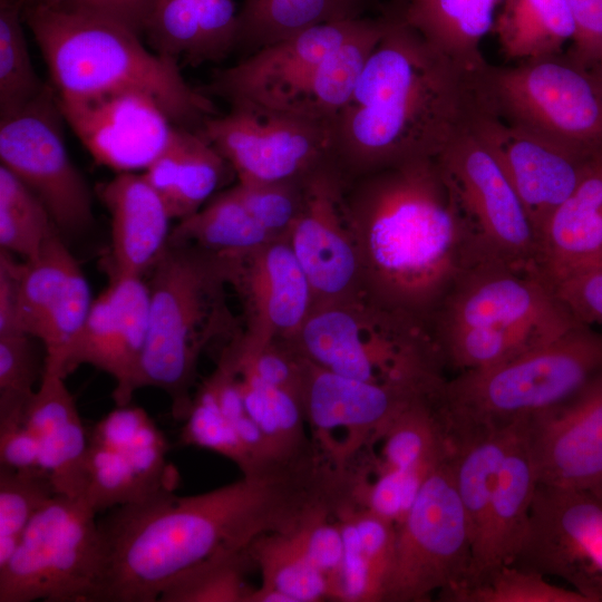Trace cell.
I'll return each mask as SVG.
<instances>
[{
  "label": "cell",
  "instance_id": "cell-1",
  "mask_svg": "<svg viewBox=\"0 0 602 602\" xmlns=\"http://www.w3.org/2000/svg\"><path fill=\"white\" fill-rule=\"evenodd\" d=\"M310 463H278L215 489L178 496L163 489L98 521L104 561L96 602H156L188 569L245 551L260 536L291 534L327 504Z\"/></svg>",
  "mask_w": 602,
  "mask_h": 602
},
{
  "label": "cell",
  "instance_id": "cell-2",
  "mask_svg": "<svg viewBox=\"0 0 602 602\" xmlns=\"http://www.w3.org/2000/svg\"><path fill=\"white\" fill-rule=\"evenodd\" d=\"M343 206L361 295L429 329L460 280L484 265L436 158L344 181Z\"/></svg>",
  "mask_w": 602,
  "mask_h": 602
},
{
  "label": "cell",
  "instance_id": "cell-3",
  "mask_svg": "<svg viewBox=\"0 0 602 602\" xmlns=\"http://www.w3.org/2000/svg\"><path fill=\"white\" fill-rule=\"evenodd\" d=\"M383 16V35L329 123L330 163L344 181L436 158L485 109L483 68L464 67L408 25Z\"/></svg>",
  "mask_w": 602,
  "mask_h": 602
},
{
  "label": "cell",
  "instance_id": "cell-4",
  "mask_svg": "<svg viewBox=\"0 0 602 602\" xmlns=\"http://www.w3.org/2000/svg\"><path fill=\"white\" fill-rule=\"evenodd\" d=\"M23 16L57 98L138 91L154 98L177 126L194 130L219 114L207 94L184 79L178 62L147 49L124 23L64 7H29Z\"/></svg>",
  "mask_w": 602,
  "mask_h": 602
},
{
  "label": "cell",
  "instance_id": "cell-5",
  "mask_svg": "<svg viewBox=\"0 0 602 602\" xmlns=\"http://www.w3.org/2000/svg\"><path fill=\"white\" fill-rule=\"evenodd\" d=\"M148 274V331L137 389L165 392L173 417L184 421L201 356L243 331L229 302L230 255L168 239Z\"/></svg>",
  "mask_w": 602,
  "mask_h": 602
},
{
  "label": "cell",
  "instance_id": "cell-6",
  "mask_svg": "<svg viewBox=\"0 0 602 602\" xmlns=\"http://www.w3.org/2000/svg\"><path fill=\"white\" fill-rule=\"evenodd\" d=\"M386 25L378 14L307 28L216 70L205 93L330 123Z\"/></svg>",
  "mask_w": 602,
  "mask_h": 602
},
{
  "label": "cell",
  "instance_id": "cell-7",
  "mask_svg": "<svg viewBox=\"0 0 602 602\" xmlns=\"http://www.w3.org/2000/svg\"><path fill=\"white\" fill-rule=\"evenodd\" d=\"M602 369V331L577 324L501 365L446 379L437 407L449 443L532 419L576 395Z\"/></svg>",
  "mask_w": 602,
  "mask_h": 602
},
{
  "label": "cell",
  "instance_id": "cell-8",
  "mask_svg": "<svg viewBox=\"0 0 602 602\" xmlns=\"http://www.w3.org/2000/svg\"><path fill=\"white\" fill-rule=\"evenodd\" d=\"M293 341L311 362L349 378L429 394L446 381L431 330L363 295L313 307Z\"/></svg>",
  "mask_w": 602,
  "mask_h": 602
},
{
  "label": "cell",
  "instance_id": "cell-9",
  "mask_svg": "<svg viewBox=\"0 0 602 602\" xmlns=\"http://www.w3.org/2000/svg\"><path fill=\"white\" fill-rule=\"evenodd\" d=\"M487 111L570 149L602 152V82L566 57L487 64L479 71Z\"/></svg>",
  "mask_w": 602,
  "mask_h": 602
},
{
  "label": "cell",
  "instance_id": "cell-10",
  "mask_svg": "<svg viewBox=\"0 0 602 602\" xmlns=\"http://www.w3.org/2000/svg\"><path fill=\"white\" fill-rule=\"evenodd\" d=\"M96 514L55 494L0 567V602H96L104 561Z\"/></svg>",
  "mask_w": 602,
  "mask_h": 602
},
{
  "label": "cell",
  "instance_id": "cell-11",
  "mask_svg": "<svg viewBox=\"0 0 602 602\" xmlns=\"http://www.w3.org/2000/svg\"><path fill=\"white\" fill-rule=\"evenodd\" d=\"M576 324L541 273L486 264L460 280L430 330L434 339L457 331L483 333L516 357Z\"/></svg>",
  "mask_w": 602,
  "mask_h": 602
},
{
  "label": "cell",
  "instance_id": "cell-12",
  "mask_svg": "<svg viewBox=\"0 0 602 602\" xmlns=\"http://www.w3.org/2000/svg\"><path fill=\"white\" fill-rule=\"evenodd\" d=\"M436 162L482 263L541 273L538 235L492 152L468 128Z\"/></svg>",
  "mask_w": 602,
  "mask_h": 602
},
{
  "label": "cell",
  "instance_id": "cell-13",
  "mask_svg": "<svg viewBox=\"0 0 602 602\" xmlns=\"http://www.w3.org/2000/svg\"><path fill=\"white\" fill-rule=\"evenodd\" d=\"M472 563V537L458 496L452 452L425 480L398 525L395 559L382 602H425L457 586Z\"/></svg>",
  "mask_w": 602,
  "mask_h": 602
},
{
  "label": "cell",
  "instance_id": "cell-14",
  "mask_svg": "<svg viewBox=\"0 0 602 602\" xmlns=\"http://www.w3.org/2000/svg\"><path fill=\"white\" fill-rule=\"evenodd\" d=\"M198 132L223 156L237 182L300 181L330 163L329 123L246 101L208 117Z\"/></svg>",
  "mask_w": 602,
  "mask_h": 602
},
{
  "label": "cell",
  "instance_id": "cell-15",
  "mask_svg": "<svg viewBox=\"0 0 602 602\" xmlns=\"http://www.w3.org/2000/svg\"><path fill=\"white\" fill-rule=\"evenodd\" d=\"M54 88L23 107L1 115V166L47 207L62 236L79 235L94 224L93 195L65 144Z\"/></svg>",
  "mask_w": 602,
  "mask_h": 602
},
{
  "label": "cell",
  "instance_id": "cell-16",
  "mask_svg": "<svg viewBox=\"0 0 602 602\" xmlns=\"http://www.w3.org/2000/svg\"><path fill=\"white\" fill-rule=\"evenodd\" d=\"M305 358V357H304ZM435 394L349 378L305 358L300 399L315 449L337 469L378 441L412 402Z\"/></svg>",
  "mask_w": 602,
  "mask_h": 602
},
{
  "label": "cell",
  "instance_id": "cell-17",
  "mask_svg": "<svg viewBox=\"0 0 602 602\" xmlns=\"http://www.w3.org/2000/svg\"><path fill=\"white\" fill-rule=\"evenodd\" d=\"M512 565L556 576L602 602V493L538 483Z\"/></svg>",
  "mask_w": 602,
  "mask_h": 602
},
{
  "label": "cell",
  "instance_id": "cell-18",
  "mask_svg": "<svg viewBox=\"0 0 602 602\" xmlns=\"http://www.w3.org/2000/svg\"><path fill=\"white\" fill-rule=\"evenodd\" d=\"M149 291L143 276H109L80 330L55 365L64 377L89 365L114 380L116 406L129 405L137 389L148 331Z\"/></svg>",
  "mask_w": 602,
  "mask_h": 602
},
{
  "label": "cell",
  "instance_id": "cell-19",
  "mask_svg": "<svg viewBox=\"0 0 602 602\" xmlns=\"http://www.w3.org/2000/svg\"><path fill=\"white\" fill-rule=\"evenodd\" d=\"M344 179L330 164L304 179L300 213L287 239L311 284L313 307L360 292L356 241L343 206Z\"/></svg>",
  "mask_w": 602,
  "mask_h": 602
},
{
  "label": "cell",
  "instance_id": "cell-20",
  "mask_svg": "<svg viewBox=\"0 0 602 602\" xmlns=\"http://www.w3.org/2000/svg\"><path fill=\"white\" fill-rule=\"evenodd\" d=\"M230 284L242 304V344L294 340L313 308L311 284L287 236L230 254Z\"/></svg>",
  "mask_w": 602,
  "mask_h": 602
},
{
  "label": "cell",
  "instance_id": "cell-21",
  "mask_svg": "<svg viewBox=\"0 0 602 602\" xmlns=\"http://www.w3.org/2000/svg\"><path fill=\"white\" fill-rule=\"evenodd\" d=\"M469 130L492 152L520 196L538 235L580 184L596 155H588L480 109ZM599 154V153H598Z\"/></svg>",
  "mask_w": 602,
  "mask_h": 602
},
{
  "label": "cell",
  "instance_id": "cell-22",
  "mask_svg": "<svg viewBox=\"0 0 602 602\" xmlns=\"http://www.w3.org/2000/svg\"><path fill=\"white\" fill-rule=\"evenodd\" d=\"M57 104L93 158L118 173L144 171L177 127L154 98L138 91L57 98Z\"/></svg>",
  "mask_w": 602,
  "mask_h": 602
},
{
  "label": "cell",
  "instance_id": "cell-23",
  "mask_svg": "<svg viewBox=\"0 0 602 602\" xmlns=\"http://www.w3.org/2000/svg\"><path fill=\"white\" fill-rule=\"evenodd\" d=\"M19 331L39 340L43 363L55 365L80 330L94 299L60 233L32 259L16 261Z\"/></svg>",
  "mask_w": 602,
  "mask_h": 602
},
{
  "label": "cell",
  "instance_id": "cell-24",
  "mask_svg": "<svg viewBox=\"0 0 602 602\" xmlns=\"http://www.w3.org/2000/svg\"><path fill=\"white\" fill-rule=\"evenodd\" d=\"M538 483L602 493V369L571 399L528 420Z\"/></svg>",
  "mask_w": 602,
  "mask_h": 602
},
{
  "label": "cell",
  "instance_id": "cell-25",
  "mask_svg": "<svg viewBox=\"0 0 602 602\" xmlns=\"http://www.w3.org/2000/svg\"><path fill=\"white\" fill-rule=\"evenodd\" d=\"M110 220V247L104 262L109 276H143L165 249L171 216L143 174L118 173L97 188Z\"/></svg>",
  "mask_w": 602,
  "mask_h": 602
},
{
  "label": "cell",
  "instance_id": "cell-26",
  "mask_svg": "<svg viewBox=\"0 0 602 602\" xmlns=\"http://www.w3.org/2000/svg\"><path fill=\"white\" fill-rule=\"evenodd\" d=\"M537 485L526 420L501 468L482 533L472 551L467 577L457 586L478 584L499 567L512 563L527 528Z\"/></svg>",
  "mask_w": 602,
  "mask_h": 602
},
{
  "label": "cell",
  "instance_id": "cell-27",
  "mask_svg": "<svg viewBox=\"0 0 602 602\" xmlns=\"http://www.w3.org/2000/svg\"><path fill=\"white\" fill-rule=\"evenodd\" d=\"M64 377L45 366L27 409L26 423L39 450L42 470L57 494L80 498L84 488L88 431Z\"/></svg>",
  "mask_w": 602,
  "mask_h": 602
},
{
  "label": "cell",
  "instance_id": "cell-28",
  "mask_svg": "<svg viewBox=\"0 0 602 602\" xmlns=\"http://www.w3.org/2000/svg\"><path fill=\"white\" fill-rule=\"evenodd\" d=\"M237 32L234 0H157L143 33L161 56L197 66L236 49Z\"/></svg>",
  "mask_w": 602,
  "mask_h": 602
},
{
  "label": "cell",
  "instance_id": "cell-29",
  "mask_svg": "<svg viewBox=\"0 0 602 602\" xmlns=\"http://www.w3.org/2000/svg\"><path fill=\"white\" fill-rule=\"evenodd\" d=\"M142 174L179 221L207 203L234 172L198 130L177 126Z\"/></svg>",
  "mask_w": 602,
  "mask_h": 602
},
{
  "label": "cell",
  "instance_id": "cell-30",
  "mask_svg": "<svg viewBox=\"0 0 602 602\" xmlns=\"http://www.w3.org/2000/svg\"><path fill=\"white\" fill-rule=\"evenodd\" d=\"M504 0H388L380 13L402 21L470 70H480V42L493 31Z\"/></svg>",
  "mask_w": 602,
  "mask_h": 602
},
{
  "label": "cell",
  "instance_id": "cell-31",
  "mask_svg": "<svg viewBox=\"0 0 602 602\" xmlns=\"http://www.w3.org/2000/svg\"><path fill=\"white\" fill-rule=\"evenodd\" d=\"M602 252V152L555 211L541 236L542 274L563 271Z\"/></svg>",
  "mask_w": 602,
  "mask_h": 602
},
{
  "label": "cell",
  "instance_id": "cell-32",
  "mask_svg": "<svg viewBox=\"0 0 602 602\" xmlns=\"http://www.w3.org/2000/svg\"><path fill=\"white\" fill-rule=\"evenodd\" d=\"M377 0H244L236 48L245 55L307 28L368 17Z\"/></svg>",
  "mask_w": 602,
  "mask_h": 602
},
{
  "label": "cell",
  "instance_id": "cell-33",
  "mask_svg": "<svg viewBox=\"0 0 602 602\" xmlns=\"http://www.w3.org/2000/svg\"><path fill=\"white\" fill-rule=\"evenodd\" d=\"M493 32L507 59L527 61L561 56L575 26L567 0H504Z\"/></svg>",
  "mask_w": 602,
  "mask_h": 602
},
{
  "label": "cell",
  "instance_id": "cell-34",
  "mask_svg": "<svg viewBox=\"0 0 602 602\" xmlns=\"http://www.w3.org/2000/svg\"><path fill=\"white\" fill-rule=\"evenodd\" d=\"M524 421L476 433L450 444L453 474L472 537V551L483 530L505 457Z\"/></svg>",
  "mask_w": 602,
  "mask_h": 602
},
{
  "label": "cell",
  "instance_id": "cell-35",
  "mask_svg": "<svg viewBox=\"0 0 602 602\" xmlns=\"http://www.w3.org/2000/svg\"><path fill=\"white\" fill-rule=\"evenodd\" d=\"M273 239L252 216L234 186L215 194L197 212L179 220L169 235V240L191 242L224 254L243 253Z\"/></svg>",
  "mask_w": 602,
  "mask_h": 602
},
{
  "label": "cell",
  "instance_id": "cell-36",
  "mask_svg": "<svg viewBox=\"0 0 602 602\" xmlns=\"http://www.w3.org/2000/svg\"><path fill=\"white\" fill-rule=\"evenodd\" d=\"M237 380L249 416L284 458H293L313 448L305 437L300 396L260 379L237 358L236 339L232 342Z\"/></svg>",
  "mask_w": 602,
  "mask_h": 602
},
{
  "label": "cell",
  "instance_id": "cell-37",
  "mask_svg": "<svg viewBox=\"0 0 602 602\" xmlns=\"http://www.w3.org/2000/svg\"><path fill=\"white\" fill-rule=\"evenodd\" d=\"M438 396L409 405L381 439L377 469L434 468L452 452L438 412Z\"/></svg>",
  "mask_w": 602,
  "mask_h": 602
},
{
  "label": "cell",
  "instance_id": "cell-38",
  "mask_svg": "<svg viewBox=\"0 0 602 602\" xmlns=\"http://www.w3.org/2000/svg\"><path fill=\"white\" fill-rule=\"evenodd\" d=\"M249 553L261 574L259 589L279 591L291 602L330 600L327 579L309 561L293 533L262 535Z\"/></svg>",
  "mask_w": 602,
  "mask_h": 602
},
{
  "label": "cell",
  "instance_id": "cell-39",
  "mask_svg": "<svg viewBox=\"0 0 602 602\" xmlns=\"http://www.w3.org/2000/svg\"><path fill=\"white\" fill-rule=\"evenodd\" d=\"M60 233L43 203L11 172L0 166V246L22 260L35 258Z\"/></svg>",
  "mask_w": 602,
  "mask_h": 602
},
{
  "label": "cell",
  "instance_id": "cell-40",
  "mask_svg": "<svg viewBox=\"0 0 602 602\" xmlns=\"http://www.w3.org/2000/svg\"><path fill=\"white\" fill-rule=\"evenodd\" d=\"M251 563L249 548L211 557L169 582L157 602H250L255 589L245 574Z\"/></svg>",
  "mask_w": 602,
  "mask_h": 602
},
{
  "label": "cell",
  "instance_id": "cell-41",
  "mask_svg": "<svg viewBox=\"0 0 602 602\" xmlns=\"http://www.w3.org/2000/svg\"><path fill=\"white\" fill-rule=\"evenodd\" d=\"M22 18V0H0L1 115L23 107L47 87L33 68Z\"/></svg>",
  "mask_w": 602,
  "mask_h": 602
},
{
  "label": "cell",
  "instance_id": "cell-42",
  "mask_svg": "<svg viewBox=\"0 0 602 602\" xmlns=\"http://www.w3.org/2000/svg\"><path fill=\"white\" fill-rule=\"evenodd\" d=\"M55 494L43 470L0 467V567L12 555L33 516Z\"/></svg>",
  "mask_w": 602,
  "mask_h": 602
},
{
  "label": "cell",
  "instance_id": "cell-43",
  "mask_svg": "<svg viewBox=\"0 0 602 602\" xmlns=\"http://www.w3.org/2000/svg\"><path fill=\"white\" fill-rule=\"evenodd\" d=\"M438 595L448 602H589L573 589L552 584L544 575L512 564L478 584L453 588Z\"/></svg>",
  "mask_w": 602,
  "mask_h": 602
},
{
  "label": "cell",
  "instance_id": "cell-44",
  "mask_svg": "<svg viewBox=\"0 0 602 602\" xmlns=\"http://www.w3.org/2000/svg\"><path fill=\"white\" fill-rule=\"evenodd\" d=\"M183 423L179 435L182 445L217 453L232 460L243 475L258 473L237 433L201 385L194 392L188 415Z\"/></svg>",
  "mask_w": 602,
  "mask_h": 602
},
{
  "label": "cell",
  "instance_id": "cell-45",
  "mask_svg": "<svg viewBox=\"0 0 602 602\" xmlns=\"http://www.w3.org/2000/svg\"><path fill=\"white\" fill-rule=\"evenodd\" d=\"M32 340L22 331L0 334V416L25 415L41 379Z\"/></svg>",
  "mask_w": 602,
  "mask_h": 602
},
{
  "label": "cell",
  "instance_id": "cell-46",
  "mask_svg": "<svg viewBox=\"0 0 602 602\" xmlns=\"http://www.w3.org/2000/svg\"><path fill=\"white\" fill-rule=\"evenodd\" d=\"M434 469H377L373 482L360 479L357 486L358 504L398 526L406 518Z\"/></svg>",
  "mask_w": 602,
  "mask_h": 602
},
{
  "label": "cell",
  "instance_id": "cell-47",
  "mask_svg": "<svg viewBox=\"0 0 602 602\" xmlns=\"http://www.w3.org/2000/svg\"><path fill=\"white\" fill-rule=\"evenodd\" d=\"M304 179L271 184L237 182L234 188L256 222L272 237H283L300 213Z\"/></svg>",
  "mask_w": 602,
  "mask_h": 602
},
{
  "label": "cell",
  "instance_id": "cell-48",
  "mask_svg": "<svg viewBox=\"0 0 602 602\" xmlns=\"http://www.w3.org/2000/svg\"><path fill=\"white\" fill-rule=\"evenodd\" d=\"M309 561L329 583L330 600L340 601L344 542L339 515L324 513L293 532Z\"/></svg>",
  "mask_w": 602,
  "mask_h": 602
},
{
  "label": "cell",
  "instance_id": "cell-49",
  "mask_svg": "<svg viewBox=\"0 0 602 602\" xmlns=\"http://www.w3.org/2000/svg\"><path fill=\"white\" fill-rule=\"evenodd\" d=\"M543 276L576 321L602 328V268H573Z\"/></svg>",
  "mask_w": 602,
  "mask_h": 602
},
{
  "label": "cell",
  "instance_id": "cell-50",
  "mask_svg": "<svg viewBox=\"0 0 602 602\" xmlns=\"http://www.w3.org/2000/svg\"><path fill=\"white\" fill-rule=\"evenodd\" d=\"M575 33L566 58L594 71L602 58V0H567Z\"/></svg>",
  "mask_w": 602,
  "mask_h": 602
},
{
  "label": "cell",
  "instance_id": "cell-51",
  "mask_svg": "<svg viewBox=\"0 0 602 602\" xmlns=\"http://www.w3.org/2000/svg\"><path fill=\"white\" fill-rule=\"evenodd\" d=\"M0 467L42 470L37 440L26 419L0 420Z\"/></svg>",
  "mask_w": 602,
  "mask_h": 602
},
{
  "label": "cell",
  "instance_id": "cell-52",
  "mask_svg": "<svg viewBox=\"0 0 602 602\" xmlns=\"http://www.w3.org/2000/svg\"><path fill=\"white\" fill-rule=\"evenodd\" d=\"M156 1L157 0H64L59 7L85 10L111 18L142 35L154 10Z\"/></svg>",
  "mask_w": 602,
  "mask_h": 602
},
{
  "label": "cell",
  "instance_id": "cell-53",
  "mask_svg": "<svg viewBox=\"0 0 602 602\" xmlns=\"http://www.w3.org/2000/svg\"><path fill=\"white\" fill-rule=\"evenodd\" d=\"M16 259L9 252L0 253V334L19 331L17 322Z\"/></svg>",
  "mask_w": 602,
  "mask_h": 602
},
{
  "label": "cell",
  "instance_id": "cell-54",
  "mask_svg": "<svg viewBox=\"0 0 602 602\" xmlns=\"http://www.w3.org/2000/svg\"><path fill=\"white\" fill-rule=\"evenodd\" d=\"M23 9L36 6L59 7L64 0H22Z\"/></svg>",
  "mask_w": 602,
  "mask_h": 602
},
{
  "label": "cell",
  "instance_id": "cell-55",
  "mask_svg": "<svg viewBox=\"0 0 602 602\" xmlns=\"http://www.w3.org/2000/svg\"><path fill=\"white\" fill-rule=\"evenodd\" d=\"M581 266H596V268H602V252L599 253L598 255L580 263L579 265L576 266H573V268H581ZM573 268H570V269H573ZM567 270V269H566ZM564 271V270H563ZM560 272V271H559Z\"/></svg>",
  "mask_w": 602,
  "mask_h": 602
},
{
  "label": "cell",
  "instance_id": "cell-56",
  "mask_svg": "<svg viewBox=\"0 0 602 602\" xmlns=\"http://www.w3.org/2000/svg\"><path fill=\"white\" fill-rule=\"evenodd\" d=\"M593 72L598 76V78H599V79L601 80V82H602V58H601V60H600L598 67L595 68V70H594Z\"/></svg>",
  "mask_w": 602,
  "mask_h": 602
}]
</instances>
